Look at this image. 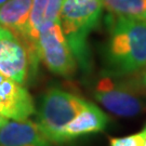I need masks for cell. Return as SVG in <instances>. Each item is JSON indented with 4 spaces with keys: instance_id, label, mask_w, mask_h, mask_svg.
I'll list each match as a JSON object with an SVG mask.
<instances>
[{
    "instance_id": "1",
    "label": "cell",
    "mask_w": 146,
    "mask_h": 146,
    "mask_svg": "<svg viewBox=\"0 0 146 146\" xmlns=\"http://www.w3.org/2000/svg\"><path fill=\"white\" fill-rule=\"evenodd\" d=\"M105 63L110 76L131 75L146 67L145 20L115 16L110 24Z\"/></svg>"
},
{
    "instance_id": "2",
    "label": "cell",
    "mask_w": 146,
    "mask_h": 146,
    "mask_svg": "<svg viewBox=\"0 0 146 146\" xmlns=\"http://www.w3.org/2000/svg\"><path fill=\"white\" fill-rule=\"evenodd\" d=\"M102 0H63L60 25L76 61L84 69L89 67L87 38L96 26L102 13Z\"/></svg>"
},
{
    "instance_id": "3",
    "label": "cell",
    "mask_w": 146,
    "mask_h": 146,
    "mask_svg": "<svg viewBox=\"0 0 146 146\" xmlns=\"http://www.w3.org/2000/svg\"><path fill=\"white\" fill-rule=\"evenodd\" d=\"M87 100L58 88L48 90L37 110V125L52 144H61L64 128L77 116Z\"/></svg>"
},
{
    "instance_id": "4",
    "label": "cell",
    "mask_w": 146,
    "mask_h": 146,
    "mask_svg": "<svg viewBox=\"0 0 146 146\" xmlns=\"http://www.w3.org/2000/svg\"><path fill=\"white\" fill-rule=\"evenodd\" d=\"M38 60L52 73L65 78L73 77L77 70V61L74 56L60 22L41 28L34 44Z\"/></svg>"
},
{
    "instance_id": "5",
    "label": "cell",
    "mask_w": 146,
    "mask_h": 146,
    "mask_svg": "<svg viewBox=\"0 0 146 146\" xmlns=\"http://www.w3.org/2000/svg\"><path fill=\"white\" fill-rule=\"evenodd\" d=\"M142 87L129 81H115L110 76L101 78L95 84V100L111 114L120 117H134L146 110L141 96Z\"/></svg>"
},
{
    "instance_id": "6",
    "label": "cell",
    "mask_w": 146,
    "mask_h": 146,
    "mask_svg": "<svg viewBox=\"0 0 146 146\" xmlns=\"http://www.w3.org/2000/svg\"><path fill=\"white\" fill-rule=\"evenodd\" d=\"M31 66L24 41L14 31L0 25V73L24 84Z\"/></svg>"
},
{
    "instance_id": "7",
    "label": "cell",
    "mask_w": 146,
    "mask_h": 146,
    "mask_svg": "<svg viewBox=\"0 0 146 146\" xmlns=\"http://www.w3.org/2000/svg\"><path fill=\"white\" fill-rule=\"evenodd\" d=\"M35 111L34 101L27 89L0 73V115L8 119L25 120Z\"/></svg>"
},
{
    "instance_id": "8",
    "label": "cell",
    "mask_w": 146,
    "mask_h": 146,
    "mask_svg": "<svg viewBox=\"0 0 146 146\" xmlns=\"http://www.w3.org/2000/svg\"><path fill=\"white\" fill-rule=\"evenodd\" d=\"M62 2L63 0H33L26 26L17 35L25 43L31 60L39 61L34 48L38 33L49 24L60 22Z\"/></svg>"
},
{
    "instance_id": "9",
    "label": "cell",
    "mask_w": 146,
    "mask_h": 146,
    "mask_svg": "<svg viewBox=\"0 0 146 146\" xmlns=\"http://www.w3.org/2000/svg\"><path fill=\"white\" fill-rule=\"evenodd\" d=\"M110 117L99 106L88 102L77 116L68 123L62 132L61 144H65L86 135L99 133L107 128Z\"/></svg>"
},
{
    "instance_id": "10",
    "label": "cell",
    "mask_w": 146,
    "mask_h": 146,
    "mask_svg": "<svg viewBox=\"0 0 146 146\" xmlns=\"http://www.w3.org/2000/svg\"><path fill=\"white\" fill-rule=\"evenodd\" d=\"M0 146H52L36 121L13 120L0 128Z\"/></svg>"
},
{
    "instance_id": "11",
    "label": "cell",
    "mask_w": 146,
    "mask_h": 146,
    "mask_svg": "<svg viewBox=\"0 0 146 146\" xmlns=\"http://www.w3.org/2000/svg\"><path fill=\"white\" fill-rule=\"evenodd\" d=\"M33 0H7L0 5V25L20 35L25 28Z\"/></svg>"
},
{
    "instance_id": "12",
    "label": "cell",
    "mask_w": 146,
    "mask_h": 146,
    "mask_svg": "<svg viewBox=\"0 0 146 146\" xmlns=\"http://www.w3.org/2000/svg\"><path fill=\"white\" fill-rule=\"evenodd\" d=\"M102 5L118 17L143 19L146 14V0H102Z\"/></svg>"
},
{
    "instance_id": "13",
    "label": "cell",
    "mask_w": 146,
    "mask_h": 146,
    "mask_svg": "<svg viewBox=\"0 0 146 146\" xmlns=\"http://www.w3.org/2000/svg\"><path fill=\"white\" fill-rule=\"evenodd\" d=\"M145 127H143L140 132L121 137H111L110 139V146H143L145 137Z\"/></svg>"
},
{
    "instance_id": "14",
    "label": "cell",
    "mask_w": 146,
    "mask_h": 146,
    "mask_svg": "<svg viewBox=\"0 0 146 146\" xmlns=\"http://www.w3.org/2000/svg\"><path fill=\"white\" fill-rule=\"evenodd\" d=\"M140 86L142 87V89L146 90V70L143 72V74L141 75V78H140Z\"/></svg>"
},
{
    "instance_id": "15",
    "label": "cell",
    "mask_w": 146,
    "mask_h": 146,
    "mask_svg": "<svg viewBox=\"0 0 146 146\" xmlns=\"http://www.w3.org/2000/svg\"><path fill=\"white\" fill-rule=\"evenodd\" d=\"M8 121H9L8 118H5V117H3L2 115H0V128H1L2 125H5Z\"/></svg>"
},
{
    "instance_id": "16",
    "label": "cell",
    "mask_w": 146,
    "mask_h": 146,
    "mask_svg": "<svg viewBox=\"0 0 146 146\" xmlns=\"http://www.w3.org/2000/svg\"><path fill=\"white\" fill-rule=\"evenodd\" d=\"M144 127H145V130H146V125ZM143 146H146V132H145V137H144V142H143Z\"/></svg>"
},
{
    "instance_id": "17",
    "label": "cell",
    "mask_w": 146,
    "mask_h": 146,
    "mask_svg": "<svg viewBox=\"0 0 146 146\" xmlns=\"http://www.w3.org/2000/svg\"><path fill=\"white\" fill-rule=\"evenodd\" d=\"M5 1H7V0H0V5H2V3H5Z\"/></svg>"
},
{
    "instance_id": "18",
    "label": "cell",
    "mask_w": 146,
    "mask_h": 146,
    "mask_svg": "<svg viewBox=\"0 0 146 146\" xmlns=\"http://www.w3.org/2000/svg\"><path fill=\"white\" fill-rule=\"evenodd\" d=\"M143 20H145V21H146V14L144 15V17H143Z\"/></svg>"
}]
</instances>
